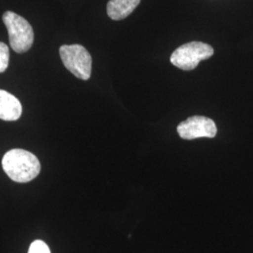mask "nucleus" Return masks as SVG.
<instances>
[{
	"instance_id": "39448f33",
	"label": "nucleus",
	"mask_w": 253,
	"mask_h": 253,
	"mask_svg": "<svg viewBox=\"0 0 253 253\" xmlns=\"http://www.w3.org/2000/svg\"><path fill=\"white\" fill-rule=\"evenodd\" d=\"M215 122L206 117L194 116L181 122L177 126V132L182 139L193 140L197 138H214L217 134Z\"/></svg>"
},
{
	"instance_id": "6e6552de",
	"label": "nucleus",
	"mask_w": 253,
	"mask_h": 253,
	"mask_svg": "<svg viewBox=\"0 0 253 253\" xmlns=\"http://www.w3.org/2000/svg\"><path fill=\"white\" fill-rule=\"evenodd\" d=\"M9 47L4 42H0V73H4L9 66Z\"/></svg>"
},
{
	"instance_id": "1a4fd4ad",
	"label": "nucleus",
	"mask_w": 253,
	"mask_h": 253,
	"mask_svg": "<svg viewBox=\"0 0 253 253\" xmlns=\"http://www.w3.org/2000/svg\"><path fill=\"white\" fill-rule=\"evenodd\" d=\"M28 253H51L49 247L42 240H35L30 245Z\"/></svg>"
},
{
	"instance_id": "f257e3e1",
	"label": "nucleus",
	"mask_w": 253,
	"mask_h": 253,
	"mask_svg": "<svg viewBox=\"0 0 253 253\" xmlns=\"http://www.w3.org/2000/svg\"><path fill=\"white\" fill-rule=\"evenodd\" d=\"M2 167L11 180L27 183L41 172V163L34 154L24 149H11L4 155Z\"/></svg>"
},
{
	"instance_id": "f03ea898",
	"label": "nucleus",
	"mask_w": 253,
	"mask_h": 253,
	"mask_svg": "<svg viewBox=\"0 0 253 253\" xmlns=\"http://www.w3.org/2000/svg\"><path fill=\"white\" fill-rule=\"evenodd\" d=\"M2 19L9 32L11 49L19 54L27 52L34 42V31L31 25L13 11H6Z\"/></svg>"
},
{
	"instance_id": "423d86ee",
	"label": "nucleus",
	"mask_w": 253,
	"mask_h": 253,
	"mask_svg": "<svg viewBox=\"0 0 253 253\" xmlns=\"http://www.w3.org/2000/svg\"><path fill=\"white\" fill-rule=\"evenodd\" d=\"M22 112L20 100L9 92L0 89V119L16 121L22 116Z\"/></svg>"
},
{
	"instance_id": "0eeeda50",
	"label": "nucleus",
	"mask_w": 253,
	"mask_h": 253,
	"mask_svg": "<svg viewBox=\"0 0 253 253\" xmlns=\"http://www.w3.org/2000/svg\"><path fill=\"white\" fill-rule=\"evenodd\" d=\"M141 0H110L107 4V14L112 20H123L137 8Z\"/></svg>"
},
{
	"instance_id": "7ed1b4c3",
	"label": "nucleus",
	"mask_w": 253,
	"mask_h": 253,
	"mask_svg": "<svg viewBox=\"0 0 253 253\" xmlns=\"http://www.w3.org/2000/svg\"><path fill=\"white\" fill-rule=\"evenodd\" d=\"M59 54L65 68L82 80H88L91 76L92 58L88 51L80 44L62 45Z\"/></svg>"
},
{
	"instance_id": "20e7f679",
	"label": "nucleus",
	"mask_w": 253,
	"mask_h": 253,
	"mask_svg": "<svg viewBox=\"0 0 253 253\" xmlns=\"http://www.w3.org/2000/svg\"><path fill=\"white\" fill-rule=\"evenodd\" d=\"M214 54V49L201 42H191L178 47L171 55V63L183 71L194 70L202 60Z\"/></svg>"
}]
</instances>
